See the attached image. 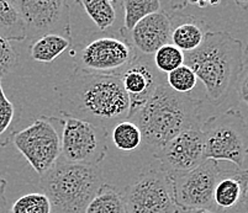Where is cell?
<instances>
[{"instance_id": "obj_1", "label": "cell", "mask_w": 248, "mask_h": 213, "mask_svg": "<svg viewBox=\"0 0 248 213\" xmlns=\"http://www.w3.org/2000/svg\"><path fill=\"white\" fill-rule=\"evenodd\" d=\"M62 116L87 121L95 126L112 129L127 118L130 100L116 74H89L73 71L56 86Z\"/></svg>"}, {"instance_id": "obj_2", "label": "cell", "mask_w": 248, "mask_h": 213, "mask_svg": "<svg viewBox=\"0 0 248 213\" xmlns=\"http://www.w3.org/2000/svg\"><path fill=\"white\" fill-rule=\"evenodd\" d=\"M243 44L226 31H207L204 42L193 52L184 53V64L205 86L207 100L218 106L236 86L245 66Z\"/></svg>"}, {"instance_id": "obj_3", "label": "cell", "mask_w": 248, "mask_h": 213, "mask_svg": "<svg viewBox=\"0 0 248 213\" xmlns=\"http://www.w3.org/2000/svg\"><path fill=\"white\" fill-rule=\"evenodd\" d=\"M202 100L173 91L162 82L146 105L131 118L142 133V142L157 152L182 132L202 125Z\"/></svg>"}, {"instance_id": "obj_4", "label": "cell", "mask_w": 248, "mask_h": 213, "mask_svg": "<svg viewBox=\"0 0 248 213\" xmlns=\"http://www.w3.org/2000/svg\"><path fill=\"white\" fill-rule=\"evenodd\" d=\"M104 184L98 167L72 164L63 159L41 176L42 192L53 213H84Z\"/></svg>"}, {"instance_id": "obj_5", "label": "cell", "mask_w": 248, "mask_h": 213, "mask_svg": "<svg viewBox=\"0 0 248 213\" xmlns=\"http://www.w3.org/2000/svg\"><path fill=\"white\" fill-rule=\"evenodd\" d=\"M139 55L123 30L93 33L71 51L74 71L89 74H119Z\"/></svg>"}, {"instance_id": "obj_6", "label": "cell", "mask_w": 248, "mask_h": 213, "mask_svg": "<svg viewBox=\"0 0 248 213\" xmlns=\"http://www.w3.org/2000/svg\"><path fill=\"white\" fill-rule=\"evenodd\" d=\"M205 156L213 160H227L242 169L248 156V123L238 109L231 107L220 115L202 121Z\"/></svg>"}, {"instance_id": "obj_7", "label": "cell", "mask_w": 248, "mask_h": 213, "mask_svg": "<svg viewBox=\"0 0 248 213\" xmlns=\"http://www.w3.org/2000/svg\"><path fill=\"white\" fill-rule=\"evenodd\" d=\"M128 213H179L168 171L155 160L123 192Z\"/></svg>"}, {"instance_id": "obj_8", "label": "cell", "mask_w": 248, "mask_h": 213, "mask_svg": "<svg viewBox=\"0 0 248 213\" xmlns=\"http://www.w3.org/2000/svg\"><path fill=\"white\" fill-rule=\"evenodd\" d=\"M60 120L63 160L72 164L98 167L108 154L110 131L78 118L62 116Z\"/></svg>"}, {"instance_id": "obj_9", "label": "cell", "mask_w": 248, "mask_h": 213, "mask_svg": "<svg viewBox=\"0 0 248 213\" xmlns=\"http://www.w3.org/2000/svg\"><path fill=\"white\" fill-rule=\"evenodd\" d=\"M10 138L40 176L60 160L62 149L56 117L40 116L28 127L11 134Z\"/></svg>"}, {"instance_id": "obj_10", "label": "cell", "mask_w": 248, "mask_h": 213, "mask_svg": "<svg viewBox=\"0 0 248 213\" xmlns=\"http://www.w3.org/2000/svg\"><path fill=\"white\" fill-rule=\"evenodd\" d=\"M221 170L217 160L206 159L188 171L169 174L178 208L214 211V189Z\"/></svg>"}, {"instance_id": "obj_11", "label": "cell", "mask_w": 248, "mask_h": 213, "mask_svg": "<svg viewBox=\"0 0 248 213\" xmlns=\"http://www.w3.org/2000/svg\"><path fill=\"white\" fill-rule=\"evenodd\" d=\"M22 17L26 40L60 35L72 41L71 8L64 0H14Z\"/></svg>"}, {"instance_id": "obj_12", "label": "cell", "mask_w": 248, "mask_h": 213, "mask_svg": "<svg viewBox=\"0 0 248 213\" xmlns=\"http://www.w3.org/2000/svg\"><path fill=\"white\" fill-rule=\"evenodd\" d=\"M155 160L169 174L197 168L204 160L205 143L200 126L193 127L175 136L173 140L155 152Z\"/></svg>"}, {"instance_id": "obj_13", "label": "cell", "mask_w": 248, "mask_h": 213, "mask_svg": "<svg viewBox=\"0 0 248 213\" xmlns=\"http://www.w3.org/2000/svg\"><path fill=\"white\" fill-rule=\"evenodd\" d=\"M119 75L130 100L127 115V120L130 121L145 106L162 80L153 62L146 59L140 53Z\"/></svg>"}, {"instance_id": "obj_14", "label": "cell", "mask_w": 248, "mask_h": 213, "mask_svg": "<svg viewBox=\"0 0 248 213\" xmlns=\"http://www.w3.org/2000/svg\"><path fill=\"white\" fill-rule=\"evenodd\" d=\"M213 201L216 213H248V169L221 170Z\"/></svg>"}, {"instance_id": "obj_15", "label": "cell", "mask_w": 248, "mask_h": 213, "mask_svg": "<svg viewBox=\"0 0 248 213\" xmlns=\"http://www.w3.org/2000/svg\"><path fill=\"white\" fill-rule=\"evenodd\" d=\"M170 20L164 11L148 15L131 31V44L140 55H155L161 47L170 43Z\"/></svg>"}, {"instance_id": "obj_16", "label": "cell", "mask_w": 248, "mask_h": 213, "mask_svg": "<svg viewBox=\"0 0 248 213\" xmlns=\"http://www.w3.org/2000/svg\"><path fill=\"white\" fill-rule=\"evenodd\" d=\"M168 15L172 26L170 43L179 48L183 53L193 52L199 48L204 42L207 31H210L206 22L194 15L183 13L175 6Z\"/></svg>"}, {"instance_id": "obj_17", "label": "cell", "mask_w": 248, "mask_h": 213, "mask_svg": "<svg viewBox=\"0 0 248 213\" xmlns=\"http://www.w3.org/2000/svg\"><path fill=\"white\" fill-rule=\"evenodd\" d=\"M84 213H128L123 191L104 184L88 205Z\"/></svg>"}, {"instance_id": "obj_18", "label": "cell", "mask_w": 248, "mask_h": 213, "mask_svg": "<svg viewBox=\"0 0 248 213\" xmlns=\"http://www.w3.org/2000/svg\"><path fill=\"white\" fill-rule=\"evenodd\" d=\"M71 40L60 35H46L32 41L30 56L36 62L51 63L71 46Z\"/></svg>"}, {"instance_id": "obj_19", "label": "cell", "mask_w": 248, "mask_h": 213, "mask_svg": "<svg viewBox=\"0 0 248 213\" xmlns=\"http://www.w3.org/2000/svg\"><path fill=\"white\" fill-rule=\"evenodd\" d=\"M0 36L8 41L26 40L24 21L14 0H0Z\"/></svg>"}, {"instance_id": "obj_20", "label": "cell", "mask_w": 248, "mask_h": 213, "mask_svg": "<svg viewBox=\"0 0 248 213\" xmlns=\"http://www.w3.org/2000/svg\"><path fill=\"white\" fill-rule=\"evenodd\" d=\"M124 26L121 30L131 32L137 24L148 15L161 11L162 3L159 0H124Z\"/></svg>"}, {"instance_id": "obj_21", "label": "cell", "mask_w": 248, "mask_h": 213, "mask_svg": "<svg viewBox=\"0 0 248 213\" xmlns=\"http://www.w3.org/2000/svg\"><path fill=\"white\" fill-rule=\"evenodd\" d=\"M84 8L85 13L93 20L96 28L104 32L108 31L116 21V9L111 0H93V1H78Z\"/></svg>"}, {"instance_id": "obj_22", "label": "cell", "mask_w": 248, "mask_h": 213, "mask_svg": "<svg viewBox=\"0 0 248 213\" xmlns=\"http://www.w3.org/2000/svg\"><path fill=\"white\" fill-rule=\"evenodd\" d=\"M111 140L117 149L132 152L142 144L141 129L132 121L124 120L112 127Z\"/></svg>"}, {"instance_id": "obj_23", "label": "cell", "mask_w": 248, "mask_h": 213, "mask_svg": "<svg viewBox=\"0 0 248 213\" xmlns=\"http://www.w3.org/2000/svg\"><path fill=\"white\" fill-rule=\"evenodd\" d=\"M9 213H53L48 197L44 192H30L13 203Z\"/></svg>"}, {"instance_id": "obj_24", "label": "cell", "mask_w": 248, "mask_h": 213, "mask_svg": "<svg viewBox=\"0 0 248 213\" xmlns=\"http://www.w3.org/2000/svg\"><path fill=\"white\" fill-rule=\"evenodd\" d=\"M183 64H184V53L172 43L161 47L153 55V66L161 73L168 74L182 67Z\"/></svg>"}, {"instance_id": "obj_25", "label": "cell", "mask_w": 248, "mask_h": 213, "mask_svg": "<svg viewBox=\"0 0 248 213\" xmlns=\"http://www.w3.org/2000/svg\"><path fill=\"white\" fill-rule=\"evenodd\" d=\"M198 78L188 66L183 64L175 71L167 74V84L173 91L179 94H186L191 91L195 87Z\"/></svg>"}, {"instance_id": "obj_26", "label": "cell", "mask_w": 248, "mask_h": 213, "mask_svg": "<svg viewBox=\"0 0 248 213\" xmlns=\"http://www.w3.org/2000/svg\"><path fill=\"white\" fill-rule=\"evenodd\" d=\"M19 66V55L10 44V41L0 36V80L14 71Z\"/></svg>"}, {"instance_id": "obj_27", "label": "cell", "mask_w": 248, "mask_h": 213, "mask_svg": "<svg viewBox=\"0 0 248 213\" xmlns=\"http://www.w3.org/2000/svg\"><path fill=\"white\" fill-rule=\"evenodd\" d=\"M15 118L14 104L6 98L3 89V83L0 80V137L5 134L11 127Z\"/></svg>"}, {"instance_id": "obj_28", "label": "cell", "mask_w": 248, "mask_h": 213, "mask_svg": "<svg viewBox=\"0 0 248 213\" xmlns=\"http://www.w3.org/2000/svg\"><path fill=\"white\" fill-rule=\"evenodd\" d=\"M234 87H236L240 101H242L243 104L248 106V64L243 66V69L241 71Z\"/></svg>"}, {"instance_id": "obj_29", "label": "cell", "mask_w": 248, "mask_h": 213, "mask_svg": "<svg viewBox=\"0 0 248 213\" xmlns=\"http://www.w3.org/2000/svg\"><path fill=\"white\" fill-rule=\"evenodd\" d=\"M6 185H8V181L0 176V212L6 207V197H5Z\"/></svg>"}, {"instance_id": "obj_30", "label": "cell", "mask_w": 248, "mask_h": 213, "mask_svg": "<svg viewBox=\"0 0 248 213\" xmlns=\"http://www.w3.org/2000/svg\"><path fill=\"white\" fill-rule=\"evenodd\" d=\"M183 213H216L210 210H194V211H184Z\"/></svg>"}, {"instance_id": "obj_31", "label": "cell", "mask_w": 248, "mask_h": 213, "mask_svg": "<svg viewBox=\"0 0 248 213\" xmlns=\"http://www.w3.org/2000/svg\"><path fill=\"white\" fill-rule=\"evenodd\" d=\"M243 58H245V64H248V44L246 47L245 52H243Z\"/></svg>"}]
</instances>
